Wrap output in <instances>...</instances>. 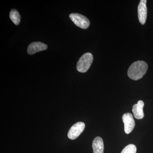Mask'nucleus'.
I'll use <instances>...</instances> for the list:
<instances>
[{"mask_svg": "<svg viewBox=\"0 0 153 153\" xmlns=\"http://www.w3.org/2000/svg\"><path fill=\"white\" fill-rule=\"evenodd\" d=\"M148 68V64L146 62L141 60L137 61L130 66L128 71V75L131 79L138 80L146 74Z\"/></svg>", "mask_w": 153, "mask_h": 153, "instance_id": "obj_1", "label": "nucleus"}, {"mask_svg": "<svg viewBox=\"0 0 153 153\" xmlns=\"http://www.w3.org/2000/svg\"><path fill=\"white\" fill-rule=\"evenodd\" d=\"M93 60V56L91 53L87 52L83 54L76 64L77 71L81 73L86 72L90 68Z\"/></svg>", "mask_w": 153, "mask_h": 153, "instance_id": "obj_2", "label": "nucleus"}, {"mask_svg": "<svg viewBox=\"0 0 153 153\" xmlns=\"http://www.w3.org/2000/svg\"><path fill=\"white\" fill-rule=\"evenodd\" d=\"M69 18L77 27L82 29H87L90 25L89 20L81 14L71 13L69 15Z\"/></svg>", "mask_w": 153, "mask_h": 153, "instance_id": "obj_3", "label": "nucleus"}, {"mask_svg": "<svg viewBox=\"0 0 153 153\" xmlns=\"http://www.w3.org/2000/svg\"><path fill=\"white\" fill-rule=\"evenodd\" d=\"M85 123L81 122L74 124L68 132V137L69 139L75 140L82 133L85 128Z\"/></svg>", "mask_w": 153, "mask_h": 153, "instance_id": "obj_4", "label": "nucleus"}, {"mask_svg": "<svg viewBox=\"0 0 153 153\" xmlns=\"http://www.w3.org/2000/svg\"><path fill=\"white\" fill-rule=\"evenodd\" d=\"M123 121L124 124V131L126 134L130 133L135 126L134 120L131 114H124L122 117Z\"/></svg>", "mask_w": 153, "mask_h": 153, "instance_id": "obj_5", "label": "nucleus"}, {"mask_svg": "<svg viewBox=\"0 0 153 153\" xmlns=\"http://www.w3.org/2000/svg\"><path fill=\"white\" fill-rule=\"evenodd\" d=\"M146 0H141L138 7V16L139 21L141 25L146 23L147 16V8Z\"/></svg>", "mask_w": 153, "mask_h": 153, "instance_id": "obj_6", "label": "nucleus"}, {"mask_svg": "<svg viewBox=\"0 0 153 153\" xmlns=\"http://www.w3.org/2000/svg\"><path fill=\"white\" fill-rule=\"evenodd\" d=\"M47 48V45L42 42H33L28 46L27 52L29 55H33L37 52L46 50Z\"/></svg>", "mask_w": 153, "mask_h": 153, "instance_id": "obj_7", "label": "nucleus"}, {"mask_svg": "<svg viewBox=\"0 0 153 153\" xmlns=\"http://www.w3.org/2000/svg\"><path fill=\"white\" fill-rule=\"evenodd\" d=\"M144 106V103L142 100L138 101L137 104L133 106L132 111L134 116L137 119H142L144 116L143 108Z\"/></svg>", "mask_w": 153, "mask_h": 153, "instance_id": "obj_8", "label": "nucleus"}, {"mask_svg": "<svg viewBox=\"0 0 153 153\" xmlns=\"http://www.w3.org/2000/svg\"><path fill=\"white\" fill-rule=\"evenodd\" d=\"M94 153H103L104 143L103 140L100 137H97L94 140L92 145Z\"/></svg>", "mask_w": 153, "mask_h": 153, "instance_id": "obj_9", "label": "nucleus"}, {"mask_svg": "<svg viewBox=\"0 0 153 153\" xmlns=\"http://www.w3.org/2000/svg\"><path fill=\"white\" fill-rule=\"evenodd\" d=\"M10 17L11 21L16 25H19L21 22V16L19 12L15 9H13L10 12Z\"/></svg>", "mask_w": 153, "mask_h": 153, "instance_id": "obj_10", "label": "nucleus"}, {"mask_svg": "<svg viewBox=\"0 0 153 153\" xmlns=\"http://www.w3.org/2000/svg\"><path fill=\"white\" fill-rule=\"evenodd\" d=\"M136 146L134 144H129L125 147L121 153H136Z\"/></svg>", "mask_w": 153, "mask_h": 153, "instance_id": "obj_11", "label": "nucleus"}]
</instances>
